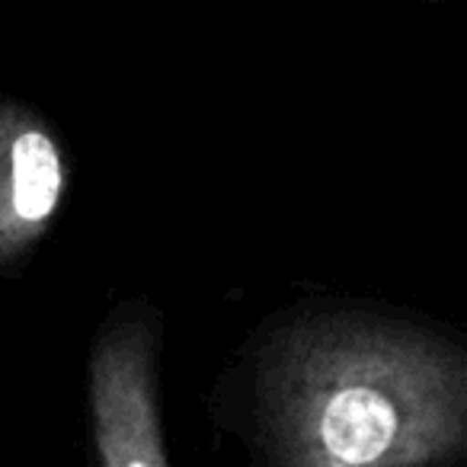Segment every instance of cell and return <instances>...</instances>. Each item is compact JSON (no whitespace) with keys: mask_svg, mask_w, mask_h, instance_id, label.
Wrapping results in <instances>:
<instances>
[{"mask_svg":"<svg viewBox=\"0 0 467 467\" xmlns=\"http://www.w3.org/2000/svg\"><path fill=\"white\" fill-rule=\"evenodd\" d=\"M157 317L119 314L90 356V416L97 461L106 467L170 464L157 403Z\"/></svg>","mask_w":467,"mask_h":467,"instance_id":"cell-2","label":"cell"},{"mask_svg":"<svg viewBox=\"0 0 467 467\" xmlns=\"http://www.w3.org/2000/svg\"><path fill=\"white\" fill-rule=\"evenodd\" d=\"M260 432L288 467L467 461V337L337 307L292 317L260 356Z\"/></svg>","mask_w":467,"mask_h":467,"instance_id":"cell-1","label":"cell"},{"mask_svg":"<svg viewBox=\"0 0 467 467\" xmlns=\"http://www.w3.org/2000/svg\"><path fill=\"white\" fill-rule=\"evenodd\" d=\"M67 154L26 103L0 99V269L42 241L67 195Z\"/></svg>","mask_w":467,"mask_h":467,"instance_id":"cell-3","label":"cell"}]
</instances>
